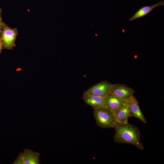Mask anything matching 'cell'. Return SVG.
Returning a JSON list of instances; mask_svg holds the SVG:
<instances>
[{"instance_id": "1", "label": "cell", "mask_w": 164, "mask_h": 164, "mask_svg": "<svg viewBox=\"0 0 164 164\" xmlns=\"http://www.w3.org/2000/svg\"><path fill=\"white\" fill-rule=\"evenodd\" d=\"M114 128L115 133L114 142L117 143L133 145L140 150L144 149L141 140V133L138 128L128 122H117Z\"/></svg>"}, {"instance_id": "2", "label": "cell", "mask_w": 164, "mask_h": 164, "mask_svg": "<svg viewBox=\"0 0 164 164\" xmlns=\"http://www.w3.org/2000/svg\"><path fill=\"white\" fill-rule=\"evenodd\" d=\"M94 116L96 124L104 128H114L117 123L114 113L104 106L94 108Z\"/></svg>"}, {"instance_id": "3", "label": "cell", "mask_w": 164, "mask_h": 164, "mask_svg": "<svg viewBox=\"0 0 164 164\" xmlns=\"http://www.w3.org/2000/svg\"><path fill=\"white\" fill-rule=\"evenodd\" d=\"M134 91L124 84H113L110 94L125 101H128L134 96Z\"/></svg>"}, {"instance_id": "4", "label": "cell", "mask_w": 164, "mask_h": 164, "mask_svg": "<svg viewBox=\"0 0 164 164\" xmlns=\"http://www.w3.org/2000/svg\"><path fill=\"white\" fill-rule=\"evenodd\" d=\"M112 84L107 81H102L94 85L86 91L93 94L104 97L110 94Z\"/></svg>"}, {"instance_id": "5", "label": "cell", "mask_w": 164, "mask_h": 164, "mask_svg": "<svg viewBox=\"0 0 164 164\" xmlns=\"http://www.w3.org/2000/svg\"><path fill=\"white\" fill-rule=\"evenodd\" d=\"M17 34V32L15 29L7 26L4 28L2 35V40L5 48L11 49L14 46Z\"/></svg>"}, {"instance_id": "6", "label": "cell", "mask_w": 164, "mask_h": 164, "mask_svg": "<svg viewBox=\"0 0 164 164\" xmlns=\"http://www.w3.org/2000/svg\"><path fill=\"white\" fill-rule=\"evenodd\" d=\"M125 102L111 94L104 97V106L114 113L120 108Z\"/></svg>"}, {"instance_id": "7", "label": "cell", "mask_w": 164, "mask_h": 164, "mask_svg": "<svg viewBox=\"0 0 164 164\" xmlns=\"http://www.w3.org/2000/svg\"><path fill=\"white\" fill-rule=\"evenodd\" d=\"M85 103L94 109L104 106V97L91 94L86 91L83 95Z\"/></svg>"}, {"instance_id": "8", "label": "cell", "mask_w": 164, "mask_h": 164, "mask_svg": "<svg viewBox=\"0 0 164 164\" xmlns=\"http://www.w3.org/2000/svg\"><path fill=\"white\" fill-rule=\"evenodd\" d=\"M117 122L125 123L131 117L130 114L129 103L128 101L125 103L114 113Z\"/></svg>"}, {"instance_id": "9", "label": "cell", "mask_w": 164, "mask_h": 164, "mask_svg": "<svg viewBox=\"0 0 164 164\" xmlns=\"http://www.w3.org/2000/svg\"><path fill=\"white\" fill-rule=\"evenodd\" d=\"M22 158L24 164H40V154L28 149H24L19 153Z\"/></svg>"}, {"instance_id": "10", "label": "cell", "mask_w": 164, "mask_h": 164, "mask_svg": "<svg viewBox=\"0 0 164 164\" xmlns=\"http://www.w3.org/2000/svg\"><path fill=\"white\" fill-rule=\"evenodd\" d=\"M131 117H134L139 119L145 124L147 121L142 113L139 106L138 101L133 96L128 101Z\"/></svg>"}, {"instance_id": "11", "label": "cell", "mask_w": 164, "mask_h": 164, "mask_svg": "<svg viewBox=\"0 0 164 164\" xmlns=\"http://www.w3.org/2000/svg\"><path fill=\"white\" fill-rule=\"evenodd\" d=\"M164 2L160 1L158 3L151 6H145L139 9L135 14L129 19L132 21L143 17L149 14L156 7L163 5Z\"/></svg>"}, {"instance_id": "12", "label": "cell", "mask_w": 164, "mask_h": 164, "mask_svg": "<svg viewBox=\"0 0 164 164\" xmlns=\"http://www.w3.org/2000/svg\"><path fill=\"white\" fill-rule=\"evenodd\" d=\"M12 164H24L23 160L19 154Z\"/></svg>"}, {"instance_id": "13", "label": "cell", "mask_w": 164, "mask_h": 164, "mask_svg": "<svg viewBox=\"0 0 164 164\" xmlns=\"http://www.w3.org/2000/svg\"><path fill=\"white\" fill-rule=\"evenodd\" d=\"M2 42L0 38V53L2 49Z\"/></svg>"}, {"instance_id": "14", "label": "cell", "mask_w": 164, "mask_h": 164, "mask_svg": "<svg viewBox=\"0 0 164 164\" xmlns=\"http://www.w3.org/2000/svg\"><path fill=\"white\" fill-rule=\"evenodd\" d=\"M2 23L1 20H0V31H1V29L2 28Z\"/></svg>"}, {"instance_id": "15", "label": "cell", "mask_w": 164, "mask_h": 164, "mask_svg": "<svg viewBox=\"0 0 164 164\" xmlns=\"http://www.w3.org/2000/svg\"><path fill=\"white\" fill-rule=\"evenodd\" d=\"M1 12V9L0 8V13Z\"/></svg>"}]
</instances>
